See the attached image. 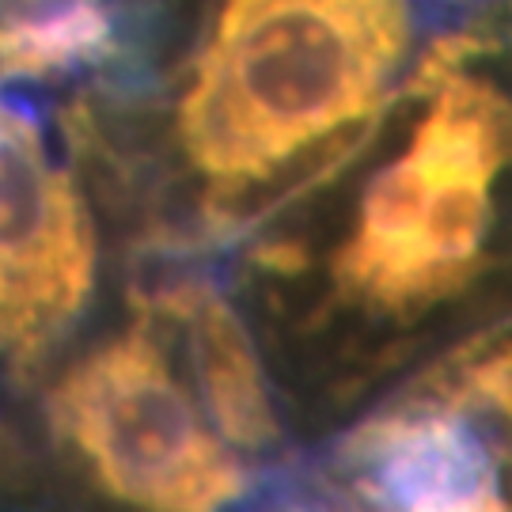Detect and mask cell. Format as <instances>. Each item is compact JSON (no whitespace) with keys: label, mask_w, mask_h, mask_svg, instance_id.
Masks as SVG:
<instances>
[{"label":"cell","mask_w":512,"mask_h":512,"mask_svg":"<svg viewBox=\"0 0 512 512\" xmlns=\"http://www.w3.org/2000/svg\"><path fill=\"white\" fill-rule=\"evenodd\" d=\"M95 285V228L35 122L0 103V353L31 368Z\"/></svg>","instance_id":"277c9868"},{"label":"cell","mask_w":512,"mask_h":512,"mask_svg":"<svg viewBox=\"0 0 512 512\" xmlns=\"http://www.w3.org/2000/svg\"><path fill=\"white\" fill-rule=\"evenodd\" d=\"M296 224L247 255L311 410L342 429L512 323V0L433 23Z\"/></svg>","instance_id":"6da1fadb"},{"label":"cell","mask_w":512,"mask_h":512,"mask_svg":"<svg viewBox=\"0 0 512 512\" xmlns=\"http://www.w3.org/2000/svg\"><path fill=\"white\" fill-rule=\"evenodd\" d=\"M433 4L209 0L167 118L179 239H232L338 164L414 65Z\"/></svg>","instance_id":"7a4b0ae2"},{"label":"cell","mask_w":512,"mask_h":512,"mask_svg":"<svg viewBox=\"0 0 512 512\" xmlns=\"http://www.w3.org/2000/svg\"><path fill=\"white\" fill-rule=\"evenodd\" d=\"M107 50V0H0V76L76 73Z\"/></svg>","instance_id":"52a82bcc"},{"label":"cell","mask_w":512,"mask_h":512,"mask_svg":"<svg viewBox=\"0 0 512 512\" xmlns=\"http://www.w3.org/2000/svg\"><path fill=\"white\" fill-rule=\"evenodd\" d=\"M440 8H463V4H475V0H437Z\"/></svg>","instance_id":"ba28073f"},{"label":"cell","mask_w":512,"mask_h":512,"mask_svg":"<svg viewBox=\"0 0 512 512\" xmlns=\"http://www.w3.org/2000/svg\"><path fill=\"white\" fill-rule=\"evenodd\" d=\"M391 399L421 406L444 425L471 509H512V323L444 357Z\"/></svg>","instance_id":"8992f818"},{"label":"cell","mask_w":512,"mask_h":512,"mask_svg":"<svg viewBox=\"0 0 512 512\" xmlns=\"http://www.w3.org/2000/svg\"><path fill=\"white\" fill-rule=\"evenodd\" d=\"M141 300L175 319L220 433L251 459L274 452L281 444V414L270 387V368L255 330L247 327L236 304L217 285L198 277L167 281Z\"/></svg>","instance_id":"5b68a950"},{"label":"cell","mask_w":512,"mask_h":512,"mask_svg":"<svg viewBox=\"0 0 512 512\" xmlns=\"http://www.w3.org/2000/svg\"><path fill=\"white\" fill-rule=\"evenodd\" d=\"M167 319H141L76 361L50 391L54 437L107 497L156 512H209L251 486V456L220 433L186 357L175 368Z\"/></svg>","instance_id":"3957f363"}]
</instances>
